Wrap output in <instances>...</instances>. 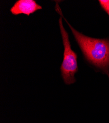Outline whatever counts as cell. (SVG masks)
I'll return each instance as SVG.
<instances>
[{"instance_id":"obj_1","label":"cell","mask_w":109,"mask_h":123,"mask_svg":"<svg viewBox=\"0 0 109 123\" xmlns=\"http://www.w3.org/2000/svg\"><path fill=\"white\" fill-rule=\"evenodd\" d=\"M56 11L65 20L87 62L109 78V38H96L84 35L73 28L64 18L58 4Z\"/></svg>"},{"instance_id":"obj_2","label":"cell","mask_w":109,"mask_h":123,"mask_svg":"<svg viewBox=\"0 0 109 123\" xmlns=\"http://www.w3.org/2000/svg\"><path fill=\"white\" fill-rule=\"evenodd\" d=\"M62 19L61 16L59 20V25L64 47L63 60L60 70L65 83L66 85H71L74 83L76 81L75 74L78 70L77 55L72 49L68 33L63 25Z\"/></svg>"},{"instance_id":"obj_3","label":"cell","mask_w":109,"mask_h":123,"mask_svg":"<svg viewBox=\"0 0 109 123\" xmlns=\"http://www.w3.org/2000/svg\"><path fill=\"white\" fill-rule=\"evenodd\" d=\"M42 8L34 0H18L11 8L10 12L15 15L24 14L29 16Z\"/></svg>"},{"instance_id":"obj_4","label":"cell","mask_w":109,"mask_h":123,"mask_svg":"<svg viewBox=\"0 0 109 123\" xmlns=\"http://www.w3.org/2000/svg\"><path fill=\"white\" fill-rule=\"evenodd\" d=\"M101 7L109 16V0H99Z\"/></svg>"}]
</instances>
